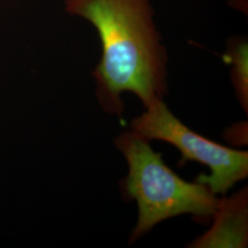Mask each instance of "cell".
I'll return each mask as SVG.
<instances>
[{"label": "cell", "instance_id": "6da1fadb", "mask_svg": "<svg viewBox=\"0 0 248 248\" xmlns=\"http://www.w3.org/2000/svg\"><path fill=\"white\" fill-rule=\"evenodd\" d=\"M66 9L98 31L102 57L94 76L108 111L121 115L125 91L133 92L146 108L162 99L166 58L148 0H66Z\"/></svg>", "mask_w": 248, "mask_h": 248}, {"label": "cell", "instance_id": "7a4b0ae2", "mask_svg": "<svg viewBox=\"0 0 248 248\" xmlns=\"http://www.w3.org/2000/svg\"><path fill=\"white\" fill-rule=\"evenodd\" d=\"M129 166L125 187L136 200L139 218L132 239H137L155 225L171 217L190 213L198 217L213 216L219 201L204 184L189 183L178 177L154 152L149 142L135 133L116 139Z\"/></svg>", "mask_w": 248, "mask_h": 248}, {"label": "cell", "instance_id": "3957f363", "mask_svg": "<svg viewBox=\"0 0 248 248\" xmlns=\"http://www.w3.org/2000/svg\"><path fill=\"white\" fill-rule=\"evenodd\" d=\"M147 111L134 119L133 133L146 141L161 140L176 146L183 160L207 166L211 174H202L196 182L208 186L213 194L226 193L248 174V154L213 142L191 131L172 114L162 99L147 107Z\"/></svg>", "mask_w": 248, "mask_h": 248}, {"label": "cell", "instance_id": "277c9868", "mask_svg": "<svg viewBox=\"0 0 248 248\" xmlns=\"http://www.w3.org/2000/svg\"><path fill=\"white\" fill-rule=\"evenodd\" d=\"M213 226L196 240L193 248H246L248 244L247 188L228 200L219 201Z\"/></svg>", "mask_w": 248, "mask_h": 248}, {"label": "cell", "instance_id": "5b68a950", "mask_svg": "<svg viewBox=\"0 0 248 248\" xmlns=\"http://www.w3.org/2000/svg\"><path fill=\"white\" fill-rule=\"evenodd\" d=\"M231 61L233 63L234 84L240 102L248 110V46L242 44L231 54Z\"/></svg>", "mask_w": 248, "mask_h": 248}]
</instances>
